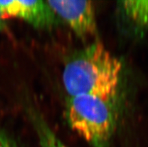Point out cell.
<instances>
[{
	"instance_id": "6da1fadb",
	"label": "cell",
	"mask_w": 148,
	"mask_h": 147,
	"mask_svg": "<svg viewBox=\"0 0 148 147\" xmlns=\"http://www.w3.org/2000/svg\"><path fill=\"white\" fill-rule=\"evenodd\" d=\"M122 65L101 43L89 45L66 63L62 82L69 97L96 95L115 98Z\"/></svg>"
},
{
	"instance_id": "7a4b0ae2",
	"label": "cell",
	"mask_w": 148,
	"mask_h": 147,
	"mask_svg": "<svg viewBox=\"0 0 148 147\" xmlns=\"http://www.w3.org/2000/svg\"><path fill=\"white\" fill-rule=\"evenodd\" d=\"M114 98L96 95L70 97L68 122L92 147H107L116 125Z\"/></svg>"
},
{
	"instance_id": "3957f363",
	"label": "cell",
	"mask_w": 148,
	"mask_h": 147,
	"mask_svg": "<svg viewBox=\"0 0 148 147\" xmlns=\"http://www.w3.org/2000/svg\"><path fill=\"white\" fill-rule=\"evenodd\" d=\"M56 15L62 18L79 37L96 32L95 9L90 1H47Z\"/></svg>"
},
{
	"instance_id": "277c9868",
	"label": "cell",
	"mask_w": 148,
	"mask_h": 147,
	"mask_svg": "<svg viewBox=\"0 0 148 147\" xmlns=\"http://www.w3.org/2000/svg\"><path fill=\"white\" fill-rule=\"evenodd\" d=\"M0 8L7 17H17L37 28H46L56 23V14L47 1L10 0L0 1Z\"/></svg>"
},
{
	"instance_id": "5b68a950",
	"label": "cell",
	"mask_w": 148,
	"mask_h": 147,
	"mask_svg": "<svg viewBox=\"0 0 148 147\" xmlns=\"http://www.w3.org/2000/svg\"><path fill=\"white\" fill-rule=\"evenodd\" d=\"M120 7L128 18L137 26L148 28V0L124 1Z\"/></svg>"
},
{
	"instance_id": "8992f818",
	"label": "cell",
	"mask_w": 148,
	"mask_h": 147,
	"mask_svg": "<svg viewBox=\"0 0 148 147\" xmlns=\"http://www.w3.org/2000/svg\"><path fill=\"white\" fill-rule=\"evenodd\" d=\"M35 125L41 147H67L39 117H35Z\"/></svg>"
},
{
	"instance_id": "52a82bcc",
	"label": "cell",
	"mask_w": 148,
	"mask_h": 147,
	"mask_svg": "<svg viewBox=\"0 0 148 147\" xmlns=\"http://www.w3.org/2000/svg\"><path fill=\"white\" fill-rule=\"evenodd\" d=\"M0 147H17V146L7 135L0 132Z\"/></svg>"
},
{
	"instance_id": "ba28073f",
	"label": "cell",
	"mask_w": 148,
	"mask_h": 147,
	"mask_svg": "<svg viewBox=\"0 0 148 147\" xmlns=\"http://www.w3.org/2000/svg\"><path fill=\"white\" fill-rule=\"evenodd\" d=\"M5 18L6 17L4 14L2 8H0V30H2L5 28Z\"/></svg>"
}]
</instances>
